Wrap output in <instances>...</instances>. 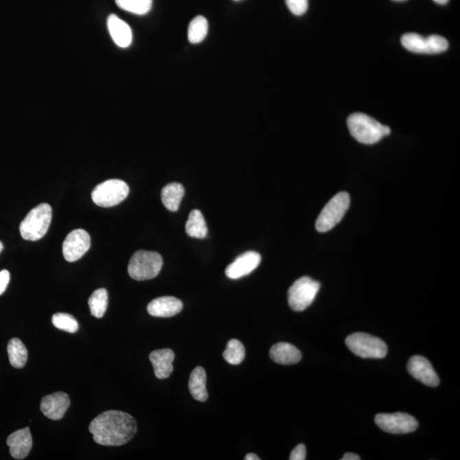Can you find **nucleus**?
Segmentation results:
<instances>
[{
  "label": "nucleus",
  "instance_id": "f257e3e1",
  "mask_svg": "<svg viewBox=\"0 0 460 460\" xmlns=\"http://www.w3.org/2000/svg\"><path fill=\"white\" fill-rule=\"evenodd\" d=\"M89 430L97 444L117 447L132 440L137 433V426L130 414L109 410L91 421Z\"/></svg>",
  "mask_w": 460,
  "mask_h": 460
},
{
  "label": "nucleus",
  "instance_id": "f03ea898",
  "mask_svg": "<svg viewBox=\"0 0 460 460\" xmlns=\"http://www.w3.org/2000/svg\"><path fill=\"white\" fill-rule=\"evenodd\" d=\"M350 134L360 143L374 144L391 134L389 126L363 113H355L347 120Z\"/></svg>",
  "mask_w": 460,
  "mask_h": 460
},
{
  "label": "nucleus",
  "instance_id": "7ed1b4c3",
  "mask_svg": "<svg viewBox=\"0 0 460 460\" xmlns=\"http://www.w3.org/2000/svg\"><path fill=\"white\" fill-rule=\"evenodd\" d=\"M52 219V209L49 205L42 203L28 212L20 225L23 238L31 242L43 238L47 233Z\"/></svg>",
  "mask_w": 460,
  "mask_h": 460
},
{
  "label": "nucleus",
  "instance_id": "20e7f679",
  "mask_svg": "<svg viewBox=\"0 0 460 460\" xmlns=\"http://www.w3.org/2000/svg\"><path fill=\"white\" fill-rule=\"evenodd\" d=\"M345 344L350 352L365 359H382L388 352V347L382 339L364 332L350 334L346 338Z\"/></svg>",
  "mask_w": 460,
  "mask_h": 460
},
{
  "label": "nucleus",
  "instance_id": "39448f33",
  "mask_svg": "<svg viewBox=\"0 0 460 460\" xmlns=\"http://www.w3.org/2000/svg\"><path fill=\"white\" fill-rule=\"evenodd\" d=\"M163 260L155 252L140 250L133 254L128 265V273L136 281H146L157 277L162 268Z\"/></svg>",
  "mask_w": 460,
  "mask_h": 460
},
{
  "label": "nucleus",
  "instance_id": "423d86ee",
  "mask_svg": "<svg viewBox=\"0 0 460 460\" xmlns=\"http://www.w3.org/2000/svg\"><path fill=\"white\" fill-rule=\"evenodd\" d=\"M350 205L348 193L341 192L332 197L318 217L316 228L321 233L327 232L344 218Z\"/></svg>",
  "mask_w": 460,
  "mask_h": 460
},
{
  "label": "nucleus",
  "instance_id": "0eeeda50",
  "mask_svg": "<svg viewBox=\"0 0 460 460\" xmlns=\"http://www.w3.org/2000/svg\"><path fill=\"white\" fill-rule=\"evenodd\" d=\"M130 192L129 186L119 179L107 180L98 184L91 193L92 200L101 207H112L122 203Z\"/></svg>",
  "mask_w": 460,
  "mask_h": 460
},
{
  "label": "nucleus",
  "instance_id": "6e6552de",
  "mask_svg": "<svg viewBox=\"0 0 460 460\" xmlns=\"http://www.w3.org/2000/svg\"><path fill=\"white\" fill-rule=\"evenodd\" d=\"M320 288L319 282L307 276L297 279L289 288V306L298 312L307 309L314 302Z\"/></svg>",
  "mask_w": 460,
  "mask_h": 460
},
{
  "label": "nucleus",
  "instance_id": "1a4fd4ad",
  "mask_svg": "<svg viewBox=\"0 0 460 460\" xmlns=\"http://www.w3.org/2000/svg\"><path fill=\"white\" fill-rule=\"evenodd\" d=\"M402 44L408 51L419 54H438L447 51L448 41L439 35L423 37L417 34H406L402 37Z\"/></svg>",
  "mask_w": 460,
  "mask_h": 460
},
{
  "label": "nucleus",
  "instance_id": "9d476101",
  "mask_svg": "<svg viewBox=\"0 0 460 460\" xmlns=\"http://www.w3.org/2000/svg\"><path fill=\"white\" fill-rule=\"evenodd\" d=\"M375 423L385 433L395 435L413 433L419 426L416 419L404 413H378Z\"/></svg>",
  "mask_w": 460,
  "mask_h": 460
},
{
  "label": "nucleus",
  "instance_id": "9b49d317",
  "mask_svg": "<svg viewBox=\"0 0 460 460\" xmlns=\"http://www.w3.org/2000/svg\"><path fill=\"white\" fill-rule=\"evenodd\" d=\"M91 247V237L84 229H76L66 237L62 245V253L68 262L80 260Z\"/></svg>",
  "mask_w": 460,
  "mask_h": 460
},
{
  "label": "nucleus",
  "instance_id": "f8f14e48",
  "mask_svg": "<svg viewBox=\"0 0 460 460\" xmlns=\"http://www.w3.org/2000/svg\"><path fill=\"white\" fill-rule=\"evenodd\" d=\"M409 373L421 383L430 387H437L440 380L429 360L421 356H414L408 363Z\"/></svg>",
  "mask_w": 460,
  "mask_h": 460
},
{
  "label": "nucleus",
  "instance_id": "ddd939ff",
  "mask_svg": "<svg viewBox=\"0 0 460 460\" xmlns=\"http://www.w3.org/2000/svg\"><path fill=\"white\" fill-rule=\"evenodd\" d=\"M261 262V255L256 252H246L240 255L226 268L227 277L237 279L249 275L258 267Z\"/></svg>",
  "mask_w": 460,
  "mask_h": 460
},
{
  "label": "nucleus",
  "instance_id": "4468645a",
  "mask_svg": "<svg viewBox=\"0 0 460 460\" xmlns=\"http://www.w3.org/2000/svg\"><path fill=\"white\" fill-rule=\"evenodd\" d=\"M69 406V395L66 393L56 392L42 399L41 410L48 419L59 420L65 416Z\"/></svg>",
  "mask_w": 460,
  "mask_h": 460
},
{
  "label": "nucleus",
  "instance_id": "2eb2a0df",
  "mask_svg": "<svg viewBox=\"0 0 460 460\" xmlns=\"http://www.w3.org/2000/svg\"><path fill=\"white\" fill-rule=\"evenodd\" d=\"M183 306L182 301L174 297H161L152 300L148 303V314L154 317H172L181 312Z\"/></svg>",
  "mask_w": 460,
  "mask_h": 460
},
{
  "label": "nucleus",
  "instance_id": "dca6fc26",
  "mask_svg": "<svg viewBox=\"0 0 460 460\" xmlns=\"http://www.w3.org/2000/svg\"><path fill=\"white\" fill-rule=\"evenodd\" d=\"M7 445L9 446L10 455L16 459H24L27 457L33 447L30 428L19 430L10 434L7 439Z\"/></svg>",
  "mask_w": 460,
  "mask_h": 460
},
{
  "label": "nucleus",
  "instance_id": "f3484780",
  "mask_svg": "<svg viewBox=\"0 0 460 460\" xmlns=\"http://www.w3.org/2000/svg\"><path fill=\"white\" fill-rule=\"evenodd\" d=\"M174 359L175 354L170 349H157L150 353V360L159 380H165L171 376Z\"/></svg>",
  "mask_w": 460,
  "mask_h": 460
},
{
  "label": "nucleus",
  "instance_id": "a211bd4d",
  "mask_svg": "<svg viewBox=\"0 0 460 460\" xmlns=\"http://www.w3.org/2000/svg\"><path fill=\"white\" fill-rule=\"evenodd\" d=\"M107 25L109 34L117 45L122 48H127L132 45V28L125 21L112 14L108 17Z\"/></svg>",
  "mask_w": 460,
  "mask_h": 460
},
{
  "label": "nucleus",
  "instance_id": "6ab92c4d",
  "mask_svg": "<svg viewBox=\"0 0 460 460\" xmlns=\"http://www.w3.org/2000/svg\"><path fill=\"white\" fill-rule=\"evenodd\" d=\"M270 356L275 363L281 365H292L302 359V354L299 349L288 343H278L272 346Z\"/></svg>",
  "mask_w": 460,
  "mask_h": 460
},
{
  "label": "nucleus",
  "instance_id": "aec40b11",
  "mask_svg": "<svg viewBox=\"0 0 460 460\" xmlns=\"http://www.w3.org/2000/svg\"><path fill=\"white\" fill-rule=\"evenodd\" d=\"M189 389L194 400L198 402H206L208 398L207 391V373L203 367L194 368L190 375Z\"/></svg>",
  "mask_w": 460,
  "mask_h": 460
},
{
  "label": "nucleus",
  "instance_id": "412c9836",
  "mask_svg": "<svg viewBox=\"0 0 460 460\" xmlns=\"http://www.w3.org/2000/svg\"><path fill=\"white\" fill-rule=\"evenodd\" d=\"M184 196V187L179 183H172L163 187L161 200L168 210L176 211Z\"/></svg>",
  "mask_w": 460,
  "mask_h": 460
},
{
  "label": "nucleus",
  "instance_id": "4be33fe9",
  "mask_svg": "<svg viewBox=\"0 0 460 460\" xmlns=\"http://www.w3.org/2000/svg\"><path fill=\"white\" fill-rule=\"evenodd\" d=\"M187 235L192 238L204 239L207 237L208 229L204 216L199 210L190 212L186 222Z\"/></svg>",
  "mask_w": 460,
  "mask_h": 460
},
{
  "label": "nucleus",
  "instance_id": "5701e85b",
  "mask_svg": "<svg viewBox=\"0 0 460 460\" xmlns=\"http://www.w3.org/2000/svg\"><path fill=\"white\" fill-rule=\"evenodd\" d=\"M8 356L10 364L15 368H23L27 362V349L19 338L10 339L8 347Z\"/></svg>",
  "mask_w": 460,
  "mask_h": 460
},
{
  "label": "nucleus",
  "instance_id": "b1692460",
  "mask_svg": "<svg viewBox=\"0 0 460 460\" xmlns=\"http://www.w3.org/2000/svg\"><path fill=\"white\" fill-rule=\"evenodd\" d=\"M208 22L206 17L198 16L191 21L187 30V38L191 44H200L208 34Z\"/></svg>",
  "mask_w": 460,
  "mask_h": 460
},
{
  "label": "nucleus",
  "instance_id": "393cba45",
  "mask_svg": "<svg viewBox=\"0 0 460 460\" xmlns=\"http://www.w3.org/2000/svg\"><path fill=\"white\" fill-rule=\"evenodd\" d=\"M108 296L107 290L100 288L95 290L88 300L91 310V316L100 319L104 316L107 310Z\"/></svg>",
  "mask_w": 460,
  "mask_h": 460
},
{
  "label": "nucleus",
  "instance_id": "a878e982",
  "mask_svg": "<svg viewBox=\"0 0 460 460\" xmlns=\"http://www.w3.org/2000/svg\"><path fill=\"white\" fill-rule=\"evenodd\" d=\"M115 3L120 9L138 16L146 15L153 5V0H115Z\"/></svg>",
  "mask_w": 460,
  "mask_h": 460
},
{
  "label": "nucleus",
  "instance_id": "bb28decb",
  "mask_svg": "<svg viewBox=\"0 0 460 460\" xmlns=\"http://www.w3.org/2000/svg\"><path fill=\"white\" fill-rule=\"evenodd\" d=\"M222 356H224L226 362L231 364V365H238L245 359V347L242 342L237 341V339H231L229 341Z\"/></svg>",
  "mask_w": 460,
  "mask_h": 460
},
{
  "label": "nucleus",
  "instance_id": "cd10ccee",
  "mask_svg": "<svg viewBox=\"0 0 460 460\" xmlns=\"http://www.w3.org/2000/svg\"><path fill=\"white\" fill-rule=\"evenodd\" d=\"M54 327L69 334H74L79 330V323L76 318L66 313H56L52 317Z\"/></svg>",
  "mask_w": 460,
  "mask_h": 460
},
{
  "label": "nucleus",
  "instance_id": "c85d7f7f",
  "mask_svg": "<svg viewBox=\"0 0 460 460\" xmlns=\"http://www.w3.org/2000/svg\"><path fill=\"white\" fill-rule=\"evenodd\" d=\"M290 12L295 16H302L307 12L309 0H286Z\"/></svg>",
  "mask_w": 460,
  "mask_h": 460
},
{
  "label": "nucleus",
  "instance_id": "c756f323",
  "mask_svg": "<svg viewBox=\"0 0 460 460\" xmlns=\"http://www.w3.org/2000/svg\"><path fill=\"white\" fill-rule=\"evenodd\" d=\"M290 460H304L306 459V447L303 444H299L293 449L290 455Z\"/></svg>",
  "mask_w": 460,
  "mask_h": 460
},
{
  "label": "nucleus",
  "instance_id": "7c9ffc66",
  "mask_svg": "<svg viewBox=\"0 0 460 460\" xmlns=\"http://www.w3.org/2000/svg\"><path fill=\"white\" fill-rule=\"evenodd\" d=\"M10 279V272L6 270L0 271V295L5 292Z\"/></svg>",
  "mask_w": 460,
  "mask_h": 460
},
{
  "label": "nucleus",
  "instance_id": "2f4dec72",
  "mask_svg": "<svg viewBox=\"0 0 460 460\" xmlns=\"http://www.w3.org/2000/svg\"><path fill=\"white\" fill-rule=\"evenodd\" d=\"M342 460H360V456L357 455L356 454H354V452H347L344 455V457L341 459Z\"/></svg>",
  "mask_w": 460,
  "mask_h": 460
},
{
  "label": "nucleus",
  "instance_id": "473e14b6",
  "mask_svg": "<svg viewBox=\"0 0 460 460\" xmlns=\"http://www.w3.org/2000/svg\"><path fill=\"white\" fill-rule=\"evenodd\" d=\"M246 460H260L257 455L254 454H249L245 457Z\"/></svg>",
  "mask_w": 460,
  "mask_h": 460
},
{
  "label": "nucleus",
  "instance_id": "72a5a7b5",
  "mask_svg": "<svg viewBox=\"0 0 460 460\" xmlns=\"http://www.w3.org/2000/svg\"><path fill=\"white\" fill-rule=\"evenodd\" d=\"M435 3H438V5H446L448 3L449 0H433Z\"/></svg>",
  "mask_w": 460,
  "mask_h": 460
},
{
  "label": "nucleus",
  "instance_id": "f704fd0d",
  "mask_svg": "<svg viewBox=\"0 0 460 460\" xmlns=\"http://www.w3.org/2000/svg\"><path fill=\"white\" fill-rule=\"evenodd\" d=\"M3 249V243L1 242H0V253H1Z\"/></svg>",
  "mask_w": 460,
  "mask_h": 460
},
{
  "label": "nucleus",
  "instance_id": "c9c22d12",
  "mask_svg": "<svg viewBox=\"0 0 460 460\" xmlns=\"http://www.w3.org/2000/svg\"><path fill=\"white\" fill-rule=\"evenodd\" d=\"M393 1H395V2H402V1H406V0H393Z\"/></svg>",
  "mask_w": 460,
  "mask_h": 460
},
{
  "label": "nucleus",
  "instance_id": "e433bc0d",
  "mask_svg": "<svg viewBox=\"0 0 460 460\" xmlns=\"http://www.w3.org/2000/svg\"><path fill=\"white\" fill-rule=\"evenodd\" d=\"M233 1H240V0H233Z\"/></svg>",
  "mask_w": 460,
  "mask_h": 460
}]
</instances>
